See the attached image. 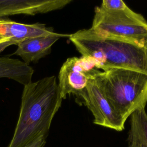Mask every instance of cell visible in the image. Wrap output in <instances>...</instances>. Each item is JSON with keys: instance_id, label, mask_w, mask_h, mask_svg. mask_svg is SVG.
<instances>
[{"instance_id": "6da1fadb", "label": "cell", "mask_w": 147, "mask_h": 147, "mask_svg": "<svg viewBox=\"0 0 147 147\" xmlns=\"http://www.w3.org/2000/svg\"><path fill=\"white\" fill-rule=\"evenodd\" d=\"M62 100L55 76L24 85L18 121L8 147H24L41 137L47 138Z\"/></svg>"}, {"instance_id": "7a4b0ae2", "label": "cell", "mask_w": 147, "mask_h": 147, "mask_svg": "<svg viewBox=\"0 0 147 147\" xmlns=\"http://www.w3.org/2000/svg\"><path fill=\"white\" fill-rule=\"evenodd\" d=\"M68 38L82 56L95 61L99 69L126 68L147 74L144 45L103 35L91 28L78 30Z\"/></svg>"}, {"instance_id": "3957f363", "label": "cell", "mask_w": 147, "mask_h": 147, "mask_svg": "<svg viewBox=\"0 0 147 147\" xmlns=\"http://www.w3.org/2000/svg\"><path fill=\"white\" fill-rule=\"evenodd\" d=\"M98 80L106 97L125 120L147 102V74L126 68L100 72Z\"/></svg>"}, {"instance_id": "277c9868", "label": "cell", "mask_w": 147, "mask_h": 147, "mask_svg": "<svg viewBox=\"0 0 147 147\" xmlns=\"http://www.w3.org/2000/svg\"><path fill=\"white\" fill-rule=\"evenodd\" d=\"M91 29L103 35L142 45L147 41L146 20L128 6L118 11H108L96 6Z\"/></svg>"}, {"instance_id": "5b68a950", "label": "cell", "mask_w": 147, "mask_h": 147, "mask_svg": "<svg viewBox=\"0 0 147 147\" xmlns=\"http://www.w3.org/2000/svg\"><path fill=\"white\" fill-rule=\"evenodd\" d=\"M100 72L92 57L82 56L68 58L61 67L58 76V86L62 99L71 94L79 96L89 82Z\"/></svg>"}, {"instance_id": "8992f818", "label": "cell", "mask_w": 147, "mask_h": 147, "mask_svg": "<svg viewBox=\"0 0 147 147\" xmlns=\"http://www.w3.org/2000/svg\"><path fill=\"white\" fill-rule=\"evenodd\" d=\"M97 76L89 82L79 97L83 99L92 113L94 124L116 131H122L126 121L116 112L106 97Z\"/></svg>"}, {"instance_id": "52a82bcc", "label": "cell", "mask_w": 147, "mask_h": 147, "mask_svg": "<svg viewBox=\"0 0 147 147\" xmlns=\"http://www.w3.org/2000/svg\"><path fill=\"white\" fill-rule=\"evenodd\" d=\"M72 0H0V18L17 14L34 16L62 9Z\"/></svg>"}, {"instance_id": "ba28073f", "label": "cell", "mask_w": 147, "mask_h": 147, "mask_svg": "<svg viewBox=\"0 0 147 147\" xmlns=\"http://www.w3.org/2000/svg\"><path fill=\"white\" fill-rule=\"evenodd\" d=\"M69 34L55 33L53 34L27 38L20 41L14 55L20 56L23 61L29 65L36 63L51 52L53 44L61 37H69Z\"/></svg>"}, {"instance_id": "9c48e42d", "label": "cell", "mask_w": 147, "mask_h": 147, "mask_svg": "<svg viewBox=\"0 0 147 147\" xmlns=\"http://www.w3.org/2000/svg\"><path fill=\"white\" fill-rule=\"evenodd\" d=\"M33 69L23 61L0 57V78H6L26 85L32 82Z\"/></svg>"}, {"instance_id": "30bf717a", "label": "cell", "mask_w": 147, "mask_h": 147, "mask_svg": "<svg viewBox=\"0 0 147 147\" xmlns=\"http://www.w3.org/2000/svg\"><path fill=\"white\" fill-rule=\"evenodd\" d=\"M6 26L8 38L17 41L18 43L27 38L48 36L56 33L52 28L47 27L45 24H24L8 19Z\"/></svg>"}, {"instance_id": "8fae6325", "label": "cell", "mask_w": 147, "mask_h": 147, "mask_svg": "<svg viewBox=\"0 0 147 147\" xmlns=\"http://www.w3.org/2000/svg\"><path fill=\"white\" fill-rule=\"evenodd\" d=\"M130 117L128 137L129 145L147 147V114L145 108L136 110Z\"/></svg>"}, {"instance_id": "7c38bea8", "label": "cell", "mask_w": 147, "mask_h": 147, "mask_svg": "<svg viewBox=\"0 0 147 147\" xmlns=\"http://www.w3.org/2000/svg\"><path fill=\"white\" fill-rule=\"evenodd\" d=\"M102 8L108 11H118L127 7L122 0H103L100 6Z\"/></svg>"}, {"instance_id": "4fadbf2b", "label": "cell", "mask_w": 147, "mask_h": 147, "mask_svg": "<svg viewBox=\"0 0 147 147\" xmlns=\"http://www.w3.org/2000/svg\"><path fill=\"white\" fill-rule=\"evenodd\" d=\"M46 143V138L41 137L24 147H44Z\"/></svg>"}, {"instance_id": "5bb4252c", "label": "cell", "mask_w": 147, "mask_h": 147, "mask_svg": "<svg viewBox=\"0 0 147 147\" xmlns=\"http://www.w3.org/2000/svg\"><path fill=\"white\" fill-rule=\"evenodd\" d=\"M18 42L13 39H7L2 42H0V53L5 50L7 47L11 45H17Z\"/></svg>"}, {"instance_id": "9a60e30c", "label": "cell", "mask_w": 147, "mask_h": 147, "mask_svg": "<svg viewBox=\"0 0 147 147\" xmlns=\"http://www.w3.org/2000/svg\"><path fill=\"white\" fill-rule=\"evenodd\" d=\"M144 48H145V53L146 55V57H147V41L145 42L144 44Z\"/></svg>"}, {"instance_id": "2e32d148", "label": "cell", "mask_w": 147, "mask_h": 147, "mask_svg": "<svg viewBox=\"0 0 147 147\" xmlns=\"http://www.w3.org/2000/svg\"><path fill=\"white\" fill-rule=\"evenodd\" d=\"M7 39H10V38H4V37H2L1 36H0V42H2Z\"/></svg>"}, {"instance_id": "e0dca14e", "label": "cell", "mask_w": 147, "mask_h": 147, "mask_svg": "<svg viewBox=\"0 0 147 147\" xmlns=\"http://www.w3.org/2000/svg\"><path fill=\"white\" fill-rule=\"evenodd\" d=\"M129 147H136V146H133V145H129Z\"/></svg>"}]
</instances>
